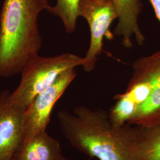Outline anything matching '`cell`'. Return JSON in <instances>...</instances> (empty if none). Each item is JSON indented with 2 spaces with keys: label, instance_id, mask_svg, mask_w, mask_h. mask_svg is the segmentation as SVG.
<instances>
[{
  "label": "cell",
  "instance_id": "1",
  "mask_svg": "<svg viewBox=\"0 0 160 160\" xmlns=\"http://www.w3.org/2000/svg\"><path fill=\"white\" fill-rule=\"evenodd\" d=\"M59 125L71 147L98 160H134L137 126L129 123L117 126L109 112L81 105L73 113L61 110Z\"/></svg>",
  "mask_w": 160,
  "mask_h": 160
},
{
  "label": "cell",
  "instance_id": "2",
  "mask_svg": "<svg viewBox=\"0 0 160 160\" xmlns=\"http://www.w3.org/2000/svg\"><path fill=\"white\" fill-rule=\"evenodd\" d=\"M50 7L48 0H4L0 12V77L20 74L39 55L42 38L38 17Z\"/></svg>",
  "mask_w": 160,
  "mask_h": 160
},
{
  "label": "cell",
  "instance_id": "3",
  "mask_svg": "<svg viewBox=\"0 0 160 160\" xmlns=\"http://www.w3.org/2000/svg\"><path fill=\"white\" fill-rule=\"evenodd\" d=\"M83 58L71 53L52 57L39 55L31 59L23 68L21 80L11 92L12 102L27 108L37 95L52 85L64 72L82 66Z\"/></svg>",
  "mask_w": 160,
  "mask_h": 160
},
{
  "label": "cell",
  "instance_id": "4",
  "mask_svg": "<svg viewBox=\"0 0 160 160\" xmlns=\"http://www.w3.org/2000/svg\"><path fill=\"white\" fill-rule=\"evenodd\" d=\"M78 14L86 19L90 28V43L82 66L92 72L103 51L104 38L111 40L114 37L109 29L118 14L112 0H80Z\"/></svg>",
  "mask_w": 160,
  "mask_h": 160
},
{
  "label": "cell",
  "instance_id": "5",
  "mask_svg": "<svg viewBox=\"0 0 160 160\" xmlns=\"http://www.w3.org/2000/svg\"><path fill=\"white\" fill-rule=\"evenodd\" d=\"M133 73L128 83L145 82L152 87L147 101L128 123L134 126H151L160 123V50L139 58L132 65Z\"/></svg>",
  "mask_w": 160,
  "mask_h": 160
},
{
  "label": "cell",
  "instance_id": "6",
  "mask_svg": "<svg viewBox=\"0 0 160 160\" xmlns=\"http://www.w3.org/2000/svg\"><path fill=\"white\" fill-rule=\"evenodd\" d=\"M76 75L75 69H69L61 75L52 85L34 97L23 116V141H29L38 133L46 131L55 104Z\"/></svg>",
  "mask_w": 160,
  "mask_h": 160
},
{
  "label": "cell",
  "instance_id": "7",
  "mask_svg": "<svg viewBox=\"0 0 160 160\" xmlns=\"http://www.w3.org/2000/svg\"><path fill=\"white\" fill-rule=\"evenodd\" d=\"M8 90L0 92V160H12L23 141V116L26 108L12 102Z\"/></svg>",
  "mask_w": 160,
  "mask_h": 160
},
{
  "label": "cell",
  "instance_id": "8",
  "mask_svg": "<svg viewBox=\"0 0 160 160\" xmlns=\"http://www.w3.org/2000/svg\"><path fill=\"white\" fill-rule=\"evenodd\" d=\"M118 14V23L114 34L122 37L123 45L126 48L133 46L132 37L134 36L138 45L143 46L145 38L138 24V17L143 5L141 0H112Z\"/></svg>",
  "mask_w": 160,
  "mask_h": 160
},
{
  "label": "cell",
  "instance_id": "9",
  "mask_svg": "<svg viewBox=\"0 0 160 160\" xmlns=\"http://www.w3.org/2000/svg\"><path fill=\"white\" fill-rule=\"evenodd\" d=\"M61 145L46 131L40 132L18 146L12 160H55L61 154Z\"/></svg>",
  "mask_w": 160,
  "mask_h": 160
},
{
  "label": "cell",
  "instance_id": "10",
  "mask_svg": "<svg viewBox=\"0 0 160 160\" xmlns=\"http://www.w3.org/2000/svg\"><path fill=\"white\" fill-rule=\"evenodd\" d=\"M136 126L134 160H160V123Z\"/></svg>",
  "mask_w": 160,
  "mask_h": 160
},
{
  "label": "cell",
  "instance_id": "11",
  "mask_svg": "<svg viewBox=\"0 0 160 160\" xmlns=\"http://www.w3.org/2000/svg\"><path fill=\"white\" fill-rule=\"evenodd\" d=\"M115 99L117 101L109 112V118L114 125L123 126L135 116L138 107L125 92L118 94Z\"/></svg>",
  "mask_w": 160,
  "mask_h": 160
},
{
  "label": "cell",
  "instance_id": "12",
  "mask_svg": "<svg viewBox=\"0 0 160 160\" xmlns=\"http://www.w3.org/2000/svg\"><path fill=\"white\" fill-rule=\"evenodd\" d=\"M79 2L80 0H57L56 4L51 6L48 11L61 20L68 33H73L76 29Z\"/></svg>",
  "mask_w": 160,
  "mask_h": 160
},
{
  "label": "cell",
  "instance_id": "13",
  "mask_svg": "<svg viewBox=\"0 0 160 160\" xmlns=\"http://www.w3.org/2000/svg\"><path fill=\"white\" fill-rule=\"evenodd\" d=\"M154 11L155 16L160 22V0H149Z\"/></svg>",
  "mask_w": 160,
  "mask_h": 160
},
{
  "label": "cell",
  "instance_id": "14",
  "mask_svg": "<svg viewBox=\"0 0 160 160\" xmlns=\"http://www.w3.org/2000/svg\"><path fill=\"white\" fill-rule=\"evenodd\" d=\"M55 160H70L68 158H67V157H64L63 155L61 154L58 158H57Z\"/></svg>",
  "mask_w": 160,
  "mask_h": 160
}]
</instances>
